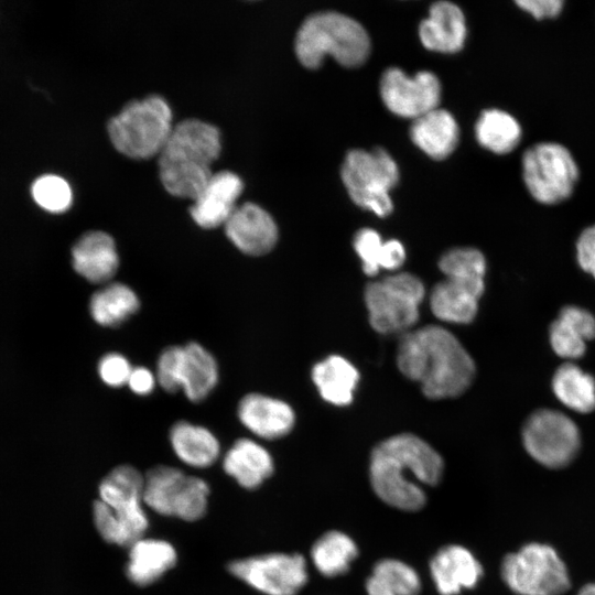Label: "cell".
I'll list each match as a JSON object with an SVG mask.
<instances>
[{"label": "cell", "mask_w": 595, "mask_h": 595, "mask_svg": "<svg viewBox=\"0 0 595 595\" xmlns=\"http://www.w3.org/2000/svg\"><path fill=\"white\" fill-rule=\"evenodd\" d=\"M444 461L429 443L411 433L390 436L375 446L369 482L376 496L402 511H419L426 504L423 486L443 478Z\"/></svg>", "instance_id": "6da1fadb"}, {"label": "cell", "mask_w": 595, "mask_h": 595, "mask_svg": "<svg viewBox=\"0 0 595 595\" xmlns=\"http://www.w3.org/2000/svg\"><path fill=\"white\" fill-rule=\"evenodd\" d=\"M399 370L433 400L456 398L472 385L476 367L461 342L446 328L426 325L407 333L397 354Z\"/></svg>", "instance_id": "7a4b0ae2"}, {"label": "cell", "mask_w": 595, "mask_h": 595, "mask_svg": "<svg viewBox=\"0 0 595 595\" xmlns=\"http://www.w3.org/2000/svg\"><path fill=\"white\" fill-rule=\"evenodd\" d=\"M221 150L219 130L187 119L175 127L159 154V175L173 196L195 199L213 175L210 165Z\"/></svg>", "instance_id": "3957f363"}, {"label": "cell", "mask_w": 595, "mask_h": 595, "mask_svg": "<svg viewBox=\"0 0 595 595\" xmlns=\"http://www.w3.org/2000/svg\"><path fill=\"white\" fill-rule=\"evenodd\" d=\"M144 476L133 466L120 465L108 473L94 502V523L101 538L112 544L130 547L143 538L149 520L142 507Z\"/></svg>", "instance_id": "277c9868"}, {"label": "cell", "mask_w": 595, "mask_h": 595, "mask_svg": "<svg viewBox=\"0 0 595 595\" xmlns=\"http://www.w3.org/2000/svg\"><path fill=\"white\" fill-rule=\"evenodd\" d=\"M295 53L307 68H317L326 55L346 67L361 65L370 53V40L360 23L338 12L307 17L295 37Z\"/></svg>", "instance_id": "5b68a950"}, {"label": "cell", "mask_w": 595, "mask_h": 595, "mask_svg": "<svg viewBox=\"0 0 595 595\" xmlns=\"http://www.w3.org/2000/svg\"><path fill=\"white\" fill-rule=\"evenodd\" d=\"M439 268L445 279L432 289V313L448 323L472 322L485 290L486 260L475 248H455L445 252Z\"/></svg>", "instance_id": "8992f818"}, {"label": "cell", "mask_w": 595, "mask_h": 595, "mask_svg": "<svg viewBox=\"0 0 595 595\" xmlns=\"http://www.w3.org/2000/svg\"><path fill=\"white\" fill-rule=\"evenodd\" d=\"M172 111L158 95L128 102L108 122V133L117 151L134 160L160 154L171 132Z\"/></svg>", "instance_id": "52a82bcc"}, {"label": "cell", "mask_w": 595, "mask_h": 595, "mask_svg": "<svg viewBox=\"0 0 595 595\" xmlns=\"http://www.w3.org/2000/svg\"><path fill=\"white\" fill-rule=\"evenodd\" d=\"M500 575L517 595H563L571 587L564 561L545 543L530 542L506 554Z\"/></svg>", "instance_id": "ba28073f"}, {"label": "cell", "mask_w": 595, "mask_h": 595, "mask_svg": "<svg viewBox=\"0 0 595 595\" xmlns=\"http://www.w3.org/2000/svg\"><path fill=\"white\" fill-rule=\"evenodd\" d=\"M340 175L351 201L379 217L393 209L389 191L399 181L394 160L383 149L351 150L342 165Z\"/></svg>", "instance_id": "9c48e42d"}, {"label": "cell", "mask_w": 595, "mask_h": 595, "mask_svg": "<svg viewBox=\"0 0 595 595\" xmlns=\"http://www.w3.org/2000/svg\"><path fill=\"white\" fill-rule=\"evenodd\" d=\"M424 295L422 281L408 272L370 282L365 289V303L371 327L381 334L410 329L419 318Z\"/></svg>", "instance_id": "30bf717a"}, {"label": "cell", "mask_w": 595, "mask_h": 595, "mask_svg": "<svg viewBox=\"0 0 595 595\" xmlns=\"http://www.w3.org/2000/svg\"><path fill=\"white\" fill-rule=\"evenodd\" d=\"M522 177L530 195L553 205L567 199L578 180V166L567 148L558 142H539L522 155Z\"/></svg>", "instance_id": "8fae6325"}, {"label": "cell", "mask_w": 595, "mask_h": 595, "mask_svg": "<svg viewBox=\"0 0 595 595\" xmlns=\"http://www.w3.org/2000/svg\"><path fill=\"white\" fill-rule=\"evenodd\" d=\"M208 495L204 479L176 467L155 466L144 476L143 502L162 516L196 521L206 513Z\"/></svg>", "instance_id": "7c38bea8"}, {"label": "cell", "mask_w": 595, "mask_h": 595, "mask_svg": "<svg viewBox=\"0 0 595 595\" xmlns=\"http://www.w3.org/2000/svg\"><path fill=\"white\" fill-rule=\"evenodd\" d=\"M155 377L167 392L182 389L192 402H201L215 389L219 372L214 356L199 343L169 346L158 358Z\"/></svg>", "instance_id": "4fadbf2b"}, {"label": "cell", "mask_w": 595, "mask_h": 595, "mask_svg": "<svg viewBox=\"0 0 595 595\" xmlns=\"http://www.w3.org/2000/svg\"><path fill=\"white\" fill-rule=\"evenodd\" d=\"M527 453L540 465L559 469L576 457L581 447L578 428L565 414L550 409L533 412L522 429Z\"/></svg>", "instance_id": "5bb4252c"}, {"label": "cell", "mask_w": 595, "mask_h": 595, "mask_svg": "<svg viewBox=\"0 0 595 595\" xmlns=\"http://www.w3.org/2000/svg\"><path fill=\"white\" fill-rule=\"evenodd\" d=\"M228 572L266 595H298L309 581L305 558L300 553H267L234 560Z\"/></svg>", "instance_id": "9a60e30c"}, {"label": "cell", "mask_w": 595, "mask_h": 595, "mask_svg": "<svg viewBox=\"0 0 595 595\" xmlns=\"http://www.w3.org/2000/svg\"><path fill=\"white\" fill-rule=\"evenodd\" d=\"M380 95L391 112L414 120L437 108L441 84L431 72L422 71L409 77L402 69L391 67L382 74Z\"/></svg>", "instance_id": "2e32d148"}, {"label": "cell", "mask_w": 595, "mask_h": 595, "mask_svg": "<svg viewBox=\"0 0 595 595\" xmlns=\"http://www.w3.org/2000/svg\"><path fill=\"white\" fill-rule=\"evenodd\" d=\"M232 245L248 256H263L278 241V227L271 215L253 203L237 206L224 225Z\"/></svg>", "instance_id": "e0dca14e"}, {"label": "cell", "mask_w": 595, "mask_h": 595, "mask_svg": "<svg viewBox=\"0 0 595 595\" xmlns=\"http://www.w3.org/2000/svg\"><path fill=\"white\" fill-rule=\"evenodd\" d=\"M430 574L440 595H458L463 589L475 588L484 570L467 548L447 544L431 559Z\"/></svg>", "instance_id": "ac0fdd59"}, {"label": "cell", "mask_w": 595, "mask_h": 595, "mask_svg": "<svg viewBox=\"0 0 595 595\" xmlns=\"http://www.w3.org/2000/svg\"><path fill=\"white\" fill-rule=\"evenodd\" d=\"M244 190L240 177L229 171L213 173L190 208L194 221L202 228L213 229L225 225Z\"/></svg>", "instance_id": "d6986e66"}, {"label": "cell", "mask_w": 595, "mask_h": 595, "mask_svg": "<svg viewBox=\"0 0 595 595\" xmlns=\"http://www.w3.org/2000/svg\"><path fill=\"white\" fill-rule=\"evenodd\" d=\"M237 414L246 429L264 440L285 436L295 424L294 411L286 402L262 393L244 396Z\"/></svg>", "instance_id": "ffe728a7"}, {"label": "cell", "mask_w": 595, "mask_h": 595, "mask_svg": "<svg viewBox=\"0 0 595 595\" xmlns=\"http://www.w3.org/2000/svg\"><path fill=\"white\" fill-rule=\"evenodd\" d=\"M72 264L90 283L110 282L119 268L113 238L101 230L84 234L72 248Z\"/></svg>", "instance_id": "44dd1931"}, {"label": "cell", "mask_w": 595, "mask_h": 595, "mask_svg": "<svg viewBox=\"0 0 595 595\" xmlns=\"http://www.w3.org/2000/svg\"><path fill=\"white\" fill-rule=\"evenodd\" d=\"M424 47L441 53L462 50L466 39V23L462 10L453 2L437 1L430 8L429 18L419 28Z\"/></svg>", "instance_id": "7402d4cb"}, {"label": "cell", "mask_w": 595, "mask_h": 595, "mask_svg": "<svg viewBox=\"0 0 595 595\" xmlns=\"http://www.w3.org/2000/svg\"><path fill=\"white\" fill-rule=\"evenodd\" d=\"M223 468L238 485L250 490L261 486L272 475L274 463L260 443L242 437L226 452Z\"/></svg>", "instance_id": "603a6c76"}, {"label": "cell", "mask_w": 595, "mask_h": 595, "mask_svg": "<svg viewBox=\"0 0 595 595\" xmlns=\"http://www.w3.org/2000/svg\"><path fill=\"white\" fill-rule=\"evenodd\" d=\"M595 338V316L588 311L564 306L550 326V343L554 353L567 359L584 355L586 343Z\"/></svg>", "instance_id": "cb8c5ba5"}, {"label": "cell", "mask_w": 595, "mask_h": 595, "mask_svg": "<svg viewBox=\"0 0 595 595\" xmlns=\"http://www.w3.org/2000/svg\"><path fill=\"white\" fill-rule=\"evenodd\" d=\"M410 137L425 154L434 160H443L455 150L459 130L448 111L435 108L413 120Z\"/></svg>", "instance_id": "d4e9b609"}, {"label": "cell", "mask_w": 595, "mask_h": 595, "mask_svg": "<svg viewBox=\"0 0 595 595\" xmlns=\"http://www.w3.org/2000/svg\"><path fill=\"white\" fill-rule=\"evenodd\" d=\"M176 560V551L170 542L141 538L130 545L126 574L133 584L148 586L171 570Z\"/></svg>", "instance_id": "484cf974"}, {"label": "cell", "mask_w": 595, "mask_h": 595, "mask_svg": "<svg viewBox=\"0 0 595 595\" xmlns=\"http://www.w3.org/2000/svg\"><path fill=\"white\" fill-rule=\"evenodd\" d=\"M170 443L180 461L195 468L213 465L220 454L217 437L205 426L177 421L170 430Z\"/></svg>", "instance_id": "4316f807"}, {"label": "cell", "mask_w": 595, "mask_h": 595, "mask_svg": "<svg viewBox=\"0 0 595 595\" xmlns=\"http://www.w3.org/2000/svg\"><path fill=\"white\" fill-rule=\"evenodd\" d=\"M312 379L325 401L347 405L353 401L359 374L347 359L332 355L314 365Z\"/></svg>", "instance_id": "83f0119b"}, {"label": "cell", "mask_w": 595, "mask_h": 595, "mask_svg": "<svg viewBox=\"0 0 595 595\" xmlns=\"http://www.w3.org/2000/svg\"><path fill=\"white\" fill-rule=\"evenodd\" d=\"M140 307L137 293L122 282H108L90 298L89 312L93 320L105 327L125 323Z\"/></svg>", "instance_id": "f1b7e54d"}, {"label": "cell", "mask_w": 595, "mask_h": 595, "mask_svg": "<svg viewBox=\"0 0 595 595\" xmlns=\"http://www.w3.org/2000/svg\"><path fill=\"white\" fill-rule=\"evenodd\" d=\"M310 555L321 575L336 577L349 571L358 556V547L345 532L329 530L313 543Z\"/></svg>", "instance_id": "f546056e"}, {"label": "cell", "mask_w": 595, "mask_h": 595, "mask_svg": "<svg viewBox=\"0 0 595 595\" xmlns=\"http://www.w3.org/2000/svg\"><path fill=\"white\" fill-rule=\"evenodd\" d=\"M365 587L367 595H420L422 583L411 565L386 558L374 564Z\"/></svg>", "instance_id": "4dcf8cb0"}, {"label": "cell", "mask_w": 595, "mask_h": 595, "mask_svg": "<svg viewBox=\"0 0 595 595\" xmlns=\"http://www.w3.org/2000/svg\"><path fill=\"white\" fill-rule=\"evenodd\" d=\"M478 143L496 154L511 152L520 142L522 129L518 120L500 109L484 110L475 125Z\"/></svg>", "instance_id": "1f68e13d"}, {"label": "cell", "mask_w": 595, "mask_h": 595, "mask_svg": "<svg viewBox=\"0 0 595 595\" xmlns=\"http://www.w3.org/2000/svg\"><path fill=\"white\" fill-rule=\"evenodd\" d=\"M552 389L564 405L576 412L595 410V378L573 363H565L556 369Z\"/></svg>", "instance_id": "d6a6232c"}, {"label": "cell", "mask_w": 595, "mask_h": 595, "mask_svg": "<svg viewBox=\"0 0 595 595\" xmlns=\"http://www.w3.org/2000/svg\"><path fill=\"white\" fill-rule=\"evenodd\" d=\"M31 195L37 206L54 214L66 212L73 202L69 184L55 174L39 176L31 185Z\"/></svg>", "instance_id": "836d02e7"}, {"label": "cell", "mask_w": 595, "mask_h": 595, "mask_svg": "<svg viewBox=\"0 0 595 595\" xmlns=\"http://www.w3.org/2000/svg\"><path fill=\"white\" fill-rule=\"evenodd\" d=\"M382 246L383 242L376 230L363 228L356 232L354 249L361 260L365 274L375 275L379 272Z\"/></svg>", "instance_id": "e575fe53"}, {"label": "cell", "mask_w": 595, "mask_h": 595, "mask_svg": "<svg viewBox=\"0 0 595 595\" xmlns=\"http://www.w3.org/2000/svg\"><path fill=\"white\" fill-rule=\"evenodd\" d=\"M132 368L129 360L120 353H108L100 358L97 371L104 383L119 388L127 385Z\"/></svg>", "instance_id": "d590c367"}, {"label": "cell", "mask_w": 595, "mask_h": 595, "mask_svg": "<svg viewBox=\"0 0 595 595\" xmlns=\"http://www.w3.org/2000/svg\"><path fill=\"white\" fill-rule=\"evenodd\" d=\"M576 256L581 268L595 278V224L581 232L576 242Z\"/></svg>", "instance_id": "8d00e7d4"}, {"label": "cell", "mask_w": 595, "mask_h": 595, "mask_svg": "<svg viewBox=\"0 0 595 595\" xmlns=\"http://www.w3.org/2000/svg\"><path fill=\"white\" fill-rule=\"evenodd\" d=\"M515 3L537 20L556 18L564 6L563 0H518Z\"/></svg>", "instance_id": "74e56055"}, {"label": "cell", "mask_w": 595, "mask_h": 595, "mask_svg": "<svg viewBox=\"0 0 595 595\" xmlns=\"http://www.w3.org/2000/svg\"><path fill=\"white\" fill-rule=\"evenodd\" d=\"M156 382L154 372L147 367L138 366L132 368L127 386L136 394L148 396L153 391Z\"/></svg>", "instance_id": "f35d334b"}, {"label": "cell", "mask_w": 595, "mask_h": 595, "mask_svg": "<svg viewBox=\"0 0 595 595\" xmlns=\"http://www.w3.org/2000/svg\"><path fill=\"white\" fill-rule=\"evenodd\" d=\"M405 260V250L403 245L396 239L383 242L380 257V268L385 270H397Z\"/></svg>", "instance_id": "ab89813d"}, {"label": "cell", "mask_w": 595, "mask_h": 595, "mask_svg": "<svg viewBox=\"0 0 595 595\" xmlns=\"http://www.w3.org/2000/svg\"><path fill=\"white\" fill-rule=\"evenodd\" d=\"M577 595H595V583L585 584L578 591Z\"/></svg>", "instance_id": "60d3db41"}]
</instances>
